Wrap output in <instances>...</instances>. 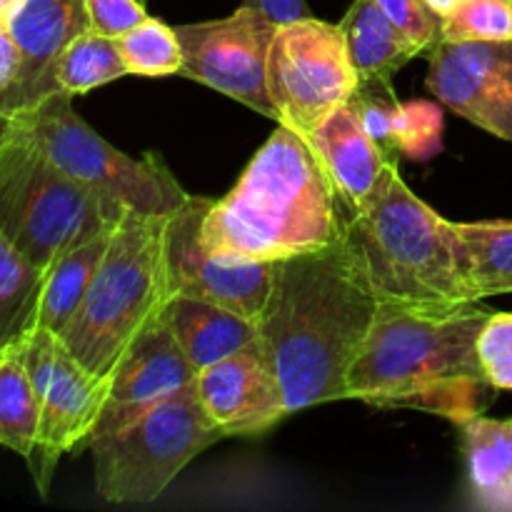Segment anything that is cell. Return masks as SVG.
<instances>
[{
	"label": "cell",
	"mask_w": 512,
	"mask_h": 512,
	"mask_svg": "<svg viewBox=\"0 0 512 512\" xmlns=\"http://www.w3.org/2000/svg\"><path fill=\"white\" fill-rule=\"evenodd\" d=\"M378 308V298L350 270L338 243L275 260L273 288L258 325L288 415L348 398L350 368Z\"/></svg>",
	"instance_id": "6da1fadb"
},
{
	"label": "cell",
	"mask_w": 512,
	"mask_h": 512,
	"mask_svg": "<svg viewBox=\"0 0 512 512\" xmlns=\"http://www.w3.org/2000/svg\"><path fill=\"white\" fill-rule=\"evenodd\" d=\"M343 218L310 140L278 123L230 193L208 205L203 245L220 260L275 263L335 245Z\"/></svg>",
	"instance_id": "7a4b0ae2"
},
{
	"label": "cell",
	"mask_w": 512,
	"mask_h": 512,
	"mask_svg": "<svg viewBox=\"0 0 512 512\" xmlns=\"http://www.w3.org/2000/svg\"><path fill=\"white\" fill-rule=\"evenodd\" d=\"M490 310L380 303L348 375V398L380 408H423L460 425L483 408L488 383L478 338Z\"/></svg>",
	"instance_id": "3957f363"
},
{
	"label": "cell",
	"mask_w": 512,
	"mask_h": 512,
	"mask_svg": "<svg viewBox=\"0 0 512 512\" xmlns=\"http://www.w3.org/2000/svg\"><path fill=\"white\" fill-rule=\"evenodd\" d=\"M340 253L378 303L453 310L475 305L453 223L435 213L388 163L368 203L345 215Z\"/></svg>",
	"instance_id": "277c9868"
},
{
	"label": "cell",
	"mask_w": 512,
	"mask_h": 512,
	"mask_svg": "<svg viewBox=\"0 0 512 512\" xmlns=\"http://www.w3.org/2000/svg\"><path fill=\"white\" fill-rule=\"evenodd\" d=\"M165 228L168 215L128 210L83 303L58 335L68 353L90 373H113L120 355L150 320L158 318L170 298Z\"/></svg>",
	"instance_id": "5b68a950"
},
{
	"label": "cell",
	"mask_w": 512,
	"mask_h": 512,
	"mask_svg": "<svg viewBox=\"0 0 512 512\" xmlns=\"http://www.w3.org/2000/svg\"><path fill=\"white\" fill-rule=\"evenodd\" d=\"M0 128L33 143L50 163L120 213L170 215L190 198L160 155L133 158L100 138L75 113L68 93H53L18 110Z\"/></svg>",
	"instance_id": "8992f818"
},
{
	"label": "cell",
	"mask_w": 512,
	"mask_h": 512,
	"mask_svg": "<svg viewBox=\"0 0 512 512\" xmlns=\"http://www.w3.org/2000/svg\"><path fill=\"white\" fill-rule=\"evenodd\" d=\"M125 213L65 175L33 143L0 128V238L35 268L48 273L65 250L115 228Z\"/></svg>",
	"instance_id": "52a82bcc"
},
{
	"label": "cell",
	"mask_w": 512,
	"mask_h": 512,
	"mask_svg": "<svg viewBox=\"0 0 512 512\" xmlns=\"http://www.w3.org/2000/svg\"><path fill=\"white\" fill-rule=\"evenodd\" d=\"M218 440L223 433L203 410L193 383L123 428L90 438L95 490L105 503H153Z\"/></svg>",
	"instance_id": "ba28073f"
},
{
	"label": "cell",
	"mask_w": 512,
	"mask_h": 512,
	"mask_svg": "<svg viewBox=\"0 0 512 512\" xmlns=\"http://www.w3.org/2000/svg\"><path fill=\"white\" fill-rule=\"evenodd\" d=\"M340 25L300 18L278 25L268 53V93L278 123L310 135L358 90Z\"/></svg>",
	"instance_id": "9c48e42d"
},
{
	"label": "cell",
	"mask_w": 512,
	"mask_h": 512,
	"mask_svg": "<svg viewBox=\"0 0 512 512\" xmlns=\"http://www.w3.org/2000/svg\"><path fill=\"white\" fill-rule=\"evenodd\" d=\"M278 25L258 10L240 5L228 18L178 25L183 48L180 75L273 118L278 113L268 93V53Z\"/></svg>",
	"instance_id": "30bf717a"
},
{
	"label": "cell",
	"mask_w": 512,
	"mask_h": 512,
	"mask_svg": "<svg viewBox=\"0 0 512 512\" xmlns=\"http://www.w3.org/2000/svg\"><path fill=\"white\" fill-rule=\"evenodd\" d=\"M210 203L213 198L190 195L168 215L165 268L170 295H190L260 320L273 288L275 263H238L210 255L203 245V218Z\"/></svg>",
	"instance_id": "8fae6325"
},
{
	"label": "cell",
	"mask_w": 512,
	"mask_h": 512,
	"mask_svg": "<svg viewBox=\"0 0 512 512\" xmlns=\"http://www.w3.org/2000/svg\"><path fill=\"white\" fill-rule=\"evenodd\" d=\"M425 85L448 110L512 143V40L440 43Z\"/></svg>",
	"instance_id": "7c38bea8"
},
{
	"label": "cell",
	"mask_w": 512,
	"mask_h": 512,
	"mask_svg": "<svg viewBox=\"0 0 512 512\" xmlns=\"http://www.w3.org/2000/svg\"><path fill=\"white\" fill-rule=\"evenodd\" d=\"M110 395V375H95L60 343L53 370L40 385V433L28 458L38 493L48 495L58 460L90 443Z\"/></svg>",
	"instance_id": "4fadbf2b"
},
{
	"label": "cell",
	"mask_w": 512,
	"mask_h": 512,
	"mask_svg": "<svg viewBox=\"0 0 512 512\" xmlns=\"http://www.w3.org/2000/svg\"><path fill=\"white\" fill-rule=\"evenodd\" d=\"M195 390L223 438H255L288 415L283 385L263 338L200 370Z\"/></svg>",
	"instance_id": "5bb4252c"
},
{
	"label": "cell",
	"mask_w": 512,
	"mask_h": 512,
	"mask_svg": "<svg viewBox=\"0 0 512 512\" xmlns=\"http://www.w3.org/2000/svg\"><path fill=\"white\" fill-rule=\"evenodd\" d=\"M163 313V310H160ZM198 380V368L173 338L163 315L150 320L128 345L110 373V395L100 413L95 433H110L140 413Z\"/></svg>",
	"instance_id": "9a60e30c"
},
{
	"label": "cell",
	"mask_w": 512,
	"mask_h": 512,
	"mask_svg": "<svg viewBox=\"0 0 512 512\" xmlns=\"http://www.w3.org/2000/svg\"><path fill=\"white\" fill-rule=\"evenodd\" d=\"M8 25L23 63L13 88L0 95V120L58 93L55 60L70 40L90 30L85 0H23Z\"/></svg>",
	"instance_id": "2e32d148"
},
{
	"label": "cell",
	"mask_w": 512,
	"mask_h": 512,
	"mask_svg": "<svg viewBox=\"0 0 512 512\" xmlns=\"http://www.w3.org/2000/svg\"><path fill=\"white\" fill-rule=\"evenodd\" d=\"M308 140L333 180L343 213L350 215L363 208L390 160L363 128L353 105L345 103L335 110Z\"/></svg>",
	"instance_id": "e0dca14e"
},
{
	"label": "cell",
	"mask_w": 512,
	"mask_h": 512,
	"mask_svg": "<svg viewBox=\"0 0 512 512\" xmlns=\"http://www.w3.org/2000/svg\"><path fill=\"white\" fill-rule=\"evenodd\" d=\"M160 315L198 373L260 338L258 320L190 295H170Z\"/></svg>",
	"instance_id": "ac0fdd59"
},
{
	"label": "cell",
	"mask_w": 512,
	"mask_h": 512,
	"mask_svg": "<svg viewBox=\"0 0 512 512\" xmlns=\"http://www.w3.org/2000/svg\"><path fill=\"white\" fill-rule=\"evenodd\" d=\"M470 495L485 510H512V418L473 415L460 423Z\"/></svg>",
	"instance_id": "d6986e66"
},
{
	"label": "cell",
	"mask_w": 512,
	"mask_h": 512,
	"mask_svg": "<svg viewBox=\"0 0 512 512\" xmlns=\"http://www.w3.org/2000/svg\"><path fill=\"white\" fill-rule=\"evenodd\" d=\"M340 30L360 80H393L423 50L380 10L375 0H353Z\"/></svg>",
	"instance_id": "ffe728a7"
},
{
	"label": "cell",
	"mask_w": 512,
	"mask_h": 512,
	"mask_svg": "<svg viewBox=\"0 0 512 512\" xmlns=\"http://www.w3.org/2000/svg\"><path fill=\"white\" fill-rule=\"evenodd\" d=\"M115 228L100 230L93 238L73 245V248L65 250L50 265L48 273H45L43 293H40L38 305L40 328H48L50 333L60 335L65 330V325L73 320L75 310L83 303L85 293H88L90 283H93L95 273H98L100 263H103L105 253H108V245L113 240Z\"/></svg>",
	"instance_id": "44dd1931"
},
{
	"label": "cell",
	"mask_w": 512,
	"mask_h": 512,
	"mask_svg": "<svg viewBox=\"0 0 512 512\" xmlns=\"http://www.w3.org/2000/svg\"><path fill=\"white\" fill-rule=\"evenodd\" d=\"M460 263L475 300L512 295V223H453Z\"/></svg>",
	"instance_id": "7402d4cb"
},
{
	"label": "cell",
	"mask_w": 512,
	"mask_h": 512,
	"mask_svg": "<svg viewBox=\"0 0 512 512\" xmlns=\"http://www.w3.org/2000/svg\"><path fill=\"white\" fill-rule=\"evenodd\" d=\"M40 398L23 363L20 340L0 353V445L28 460L38 445Z\"/></svg>",
	"instance_id": "603a6c76"
},
{
	"label": "cell",
	"mask_w": 512,
	"mask_h": 512,
	"mask_svg": "<svg viewBox=\"0 0 512 512\" xmlns=\"http://www.w3.org/2000/svg\"><path fill=\"white\" fill-rule=\"evenodd\" d=\"M53 75L55 90L75 98V95H85L130 73L118 38L85 30L65 45L63 53L55 60Z\"/></svg>",
	"instance_id": "cb8c5ba5"
},
{
	"label": "cell",
	"mask_w": 512,
	"mask_h": 512,
	"mask_svg": "<svg viewBox=\"0 0 512 512\" xmlns=\"http://www.w3.org/2000/svg\"><path fill=\"white\" fill-rule=\"evenodd\" d=\"M45 273L0 238V353L38 325Z\"/></svg>",
	"instance_id": "d4e9b609"
},
{
	"label": "cell",
	"mask_w": 512,
	"mask_h": 512,
	"mask_svg": "<svg viewBox=\"0 0 512 512\" xmlns=\"http://www.w3.org/2000/svg\"><path fill=\"white\" fill-rule=\"evenodd\" d=\"M118 40L130 75L168 78V75H180V70H183L180 40L175 35V28L165 25L163 20H143L138 28L120 35Z\"/></svg>",
	"instance_id": "484cf974"
},
{
	"label": "cell",
	"mask_w": 512,
	"mask_h": 512,
	"mask_svg": "<svg viewBox=\"0 0 512 512\" xmlns=\"http://www.w3.org/2000/svg\"><path fill=\"white\" fill-rule=\"evenodd\" d=\"M445 43L512 40V0H460L443 20Z\"/></svg>",
	"instance_id": "4316f807"
},
{
	"label": "cell",
	"mask_w": 512,
	"mask_h": 512,
	"mask_svg": "<svg viewBox=\"0 0 512 512\" xmlns=\"http://www.w3.org/2000/svg\"><path fill=\"white\" fill-rule=\"evenodd\" d=\"M358 113L360 123L368 130L385 158L400 165L398 140H395V118H398L400 100L393 90V80H360L358 90L348 100Z\"/></svg>",
	"instance_id": "83f0119b"
},
{
	"label": "cell",
	"mask_w": 512,
	"mask_h": 512,
	"mask_svg": "<svg viewBox=\"0 0 512 512\" xmlns=\"http://www.w3.org/2000/svg\"><path fill=\"white\" fill-rule=\"evenodd\" d=\"M395 140L398 150L408 158H430L443 148V113L438 105L425 103H400L395 118Z\"/></svg>",
	"instance_id": "f1b7e54d"
},
{
	"label": "cell",
	"mask_w": 512,
	"mask_h": 512,
	"mask_svg": "<svg viewBox=\"0 0 512 512\" xmlns=\"http://www.w3.org/2000/svg\"><path fill=\"white\" fill-rule=\"evenodd\" d=\"M375 3L423 53H430L443 43V18H438L425 5V0H375Z\"/></svg>",
	"instance_id": "f546056e"
},
{
	"label": "cell",
	"mask_w": 512,
	"mask_h": 512,
	"mask_svg": "<svg viewBox=\"0 0 512 512\" xmlns=\"http://www.w3.org/2000/svg\"><path fill=\"white\" fill-rule=\"evenodd\" d=\"M85 10L90 30L108 38H120L150 18L140 0H85Z\"/></svg>",
	"instance_id": "4dcf8cb0"
},
{
	"label": "cell",
	"mask_w": 512,
	"mask_h": 512,
	"mask_svg": "<svg viewBox=\"0 0 512 512\" xmlns=\"http://www.w3.org/2000/svg\"><path fill=\"white\" fill-rule=\"evenodd\" d=\"M478 355L485 370L512 360V313H490L480 330Z\"/></svg>",
	"instance_id": "1f68e13d"
},
{
	"label": "cell",
	"mask_w": 512,
	"mask_h": 512,
	"mask_svg": "<svg viewBox=\"0 0 512 512\" xmlns=\"http://www.w3.org/2000/svg\"><path fill=\"white\" fill-rule=\"evenodd\" d=\"M243 5L245 8L258 10L260 15L273 20L275 25L293 23V20L308 18L310 15L305 0H243Z\"/></svg>",
	"instance_id": "d6a6232c"
},
{
	"label": "cell",
	"mask_w": 512,
	"mask_h": 512,
	"mask_svg": "<svg viewBox=\"0 0 512 512\" xmlns=\"http://www.w3.org/2000/svg\"><path fill=\"white\" fill-rule=\"evenodd\" d=\"M20 63L23 58H20V48L10 33V25L0 23V95L13 88L20 73Z\"/></svg>",
	"instance_id": "836d02e7"
},
{
	"label": "cell",
	"mask_w": 512,
	"mask_h": 512,
	"mask_svg": "<svg viewBox=\"0 0 512 512\" xmlns=\"http://www.w3.org/2000/svg\"><path fill=\"white\" fill-rule=\"evenodd\" d=\"M485 375H488V383L493 385L495 390H510L512 393V360L493 365V368L485 370Z\"/></svg>",
	"instance_id": "e575fe53"
},
{
	"label": "cell",
	"mask_w": 512,
	"mask_h": 512,
	"mask_svg": "<svg viewBox=\"0 0 512 512\" xmlns=\"http://www.w3.org/2000/svg\"><path fill=\"white\" fill-rule=\"evenodd\" d=\"M425 5H428V8L433 10V13L438 15V18L445 20L450 13H453L455 8H458L460 0H425Z\"/></svg>",
	"instance_id": "d590c367"
},
{
	"label": "cell",
	"mask_w": 512,
	"mask_h": 512,
	"mask_svg": "<svg viewBox=\"0 0 512 512\" xmlns=\"http://www.w3.org/2000/svg\"><path fill=\"white\" fill-rule=\"evenodd\" d=\"M20 3H23V0H0V23L8 25L10 18L15 15V10L20 8Z\"/></svg>",
	"instance_id": "8d00e7d4"
},
{
	"label": "cell",
	"mask_w": 512,
	"mask_h": 512,
	"mask_svg": "<svg viewBox=\"0 0 512 512\" xmlns=\"http://www.w3.org/2000/svg\"><path fill=\"white\" fill-rule=\"evenodd\" d=\"M140 3H145V0H140Z\"/></svg>",
	"instance_id": "74e56055"
},
{
	"label": "cell",
	"mask_w": 512,
	"mask_h": 512,
	"mask_svg": "<svg viewBox=\"0 0 512 512\" xmlns=\"http://www.w3.org/2000/svg\"><path fill=\"white\" fill-rule=\"evenodd\" d=\"M0 123H3V120H0Z\"/></svg>",
	"instance_id": "f35d334b"
}]
</instances>
